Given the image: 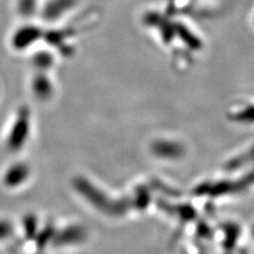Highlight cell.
Listing matches in <instances>:
<instances>
[{
  "instance_id": "3957f363",
  "label": "cell",
  "mask_w": 254,
  "mask_h": 254,
  "mask_svg": "<svg viewBox=\"0 0 254 254\" xmlns=\"http://www.w3.org/2000/svg\"><path fill=\"white\" fill-rule=\"evenodd\" d=\"M77 0H46L39 9L42 20L47 23H54L61 20L76 5Z\"/></svg>"
},
{
  "instance_id": "8992f818",
  "label": "cell",
  "mask_w": 254,
  "mask_h": 254,
  "mask_svg": "<svg viewBox=\"0 0 254 254\" xmlns=\"http://www.w3.org/2000/svg\"><path fill=\"white\" fill-rule=\"evenodd\" d=\"M30 174L29 168L23 163L14 164L4 175V184L6 187L15 188L25 181Z\"/></svg>"
},
{
  "instance_id": "9c48e42d",
  "label": "cell",
  "mask_w": 254,
  "mask_h": 254,
  "mask_svg": "<svg viewBox=\"0 0 254 254\" xmlns=\"http://www.w3.org/2000/svg\"><path fill=\"white\" fill-rule=\"evenodd\" d=\"M236 118L244 121H254V105L244 109L240 115H236Z\"/></svg>"
},
{
  "instance_id": "30bf717a",
  "label": "cell",
  "mask_w": 254,
  "mask_h": 254,
  "mask_svg": "<svg viewBox=\"0 0 254 254\" xmlns=\"http://www.w3.org/2000/svg\"><path fill=\"white\" fill-rule=\"evenodd\" d=\"M25 228L27 229V234L28 236L33 235L35 233V230H36V220L33 217H30L25 221Z\"/></svg>"
},
{
  "instance_id": "52a82bcc",
  "label": "cell",
  "mask_w": 254,
  "mask_h": 254,
  "mask_svg": "<svg viewBox=\"0 0 254 254\" xmlns=\"http://www.w3.org/2000/svg\"><path fill=\"white\" fill-rule=\"evenodd\" d=\"M41 6V0H16V10L23 18L33 17Z\"/></svg>"
},
{
  "instance_id": "8fae6325",
  "label": "cell",
  "mask_w": 254,
  "mask_h": 254,
  "mask_svg": "<svg viewBox=\"0 0 254 254\" xmlns=\"http://www.w3.org/2000/svg\"><path fill=\"white\" fill-rule=\"evenodd\" d=\"M11 226L5 221H0V240H3L6 238L11 234Z\"/></svg>"
},
{
  "instance_id": "5b68a950",
  "label": "cell",
  "mask_w": 254,
  "mask_h": 254,
  "mask_svg": "<svg viewBox=\"0 0 254 254\" xmlns=\"http://www.w3.org/2000/svg\"><path fill=\"white\" fill-rule=\"evenodd\" d=\"M55 64V57L52 49H39L32 53L31 65L35 71L49 72Z\"/></svg>"
},
{
  "instance_id": "6da1fadb",
  "label": "cell",
  "mask_w": 254,
  "mask_h": 254,
  "mask_svg": "<svg viewBox=\"0 0 254 254\" xmlns=\"http://www.w3.org/2000/svg\"><path fill=\"white\" fill-rule=\"evenodd\" d=\"M45 30L36 23L27 22L16 28L11 35L10 45L16 52H26L44 41Z\"/></svg>"
},
{
  "instance_id": "ba28073f",
  "label": "cell",
  "mask_w": 254,
  "mask_h": 254,
  "mask_svg": "<svg viewBox=\"0 0 254 254\" xmlns=\"http://www.w3.org/2000/svg\"><path fill=\"white\" fill-rule=\"evenodd\" d=\"M179 31H180V36H181V38L185 39V41H187V43H188L190 46H192V47H194V48H197L198 46L200 45V43H199V41H198V39H197V37H196V36H193L192 33H190V32L188 29H186V28H184V27H179Z\"/></svg>"
},
{
  "instance_id": "7a4b0ae2",
  "label": "cell",
  "mask_w": 254,
  "mask_h": 254,
  "mask_svg": "<svg viewBox=\"0 0 254 254\" xmlns=\"http://www.w3.org/2000/svg\"><path fill=\"white\" fill-rule=\"evenodd\" d=\"M31 129V111L28 106H21L16 113L14 122L7 136L6 145L11 150H18L25 144Z\"/></svg>"
},
{
  "instance_id": "277c9868",
  "label": "cell",
  "mask_w": 254,
  "mask_h": 254,
  "mask_svg": "<svg viewBox=\"0 0 254 254\" xmlns=\"http://www.w3.org/2000/svg\"><path fill=\"white\" fill-rule=\"evenodd\" d=\"M30 90L36 100L49 101L55 93V86L49 72L35 71L30 79Z\"/></svg>"
}]
</instances>
